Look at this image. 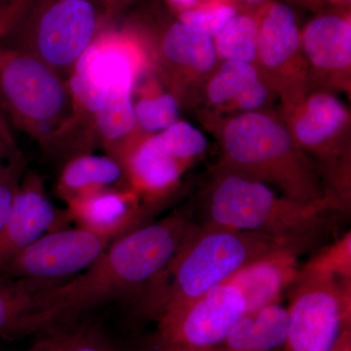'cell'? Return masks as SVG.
I'll list each match as a JSON object with an SVG mask.
<instances>
[{
    "label": "cell",
    "mask_w": 351,
    "mask_h": 351,
    "mask_svg": "<svg viewBox=\"0 0 351 351\" xmlns=\"http://www.w3.org/2000/svg\"><path fill=\"white\" fill-rule=\"evenodd\" d=\"M66 221L68 216L58 213L40 189L16 191L0 228V269L45 233L63 228Z\"/></svg>",
    "instance_id": "15"
},
{
    "label": "cell",
    "mask_w": 351,
    "mask_h": 351,
    "mask_svg": "<svg viewBox=\"0 0 351 351\" xmlns=\"http://www.w3.org/2000/svg\"><path fill=\"white\" fill-rule=\"evenodd\" d=\"M332 351H350V332L346 330Z\"/></svg>",
    "instance_id": "33"
},
{
    "label": "cell",
    "mask_w": 351,
    "mask_h": 351,
    "mask_svg": "<svg viewBox=\"0 0 351 351\" xmlns=\"http://www.w3.org/2000/svg\"><path fill=\"white\" fill-rule=\"evenodd\" d=\"M301 1V0H300ZM302 2H304L306 4H308V6H316L317 7V3L319 0H302Z\"/></svg>",
    "instance_id": "36"
},
{
    "label": "cell",
    "mask_w": 351,
    "mask_h": 351,
    "mask_svg": "<svg viewBox=\"0 0 351 351\" xmlns=\"http://www.w3.org/2000/svg\"><path fill=\"white\" fill-rule=\"evenodd\" d=\"M313 269L345 278L351 276V235L346 233L339 241L306 263Z\"/></svg>",
    "instance_id": "28"
},
{
    "label": "cell",
    "mask_w": 351,
    "mask_h": 351,
    "mask_svg": "<svg viewBox=\"0 0 351 351\" xmlns=\"http://www.w3.org/2000/svg\"><path fill=\"white\" fill-rule=\"evenodd\" d=\"M134 110L138 123L147 131H163L178 121V104L171 95L143 99Z\"/></svg>",
    "instance_id": "27"
},
{
    "label": "cell",
    "mask_w": 351,
    "mask_h": 351,
    "mask_svg": "<svg viewBox=\"0 0 351 351\" xmlns=\"http://www.w3.org/2000/svg\"><path fill=\"white\" fill-rule=\"evenodd\" d=\"M147 149L186 164L204 154L207 140L201 131L186 121L174 124L142 144Z\"/></svg>",
    "instance_id": "24"
},
{
    "label": "cell",
    "mask_w": 351,
    "mask_h": 351,
    "mask_svg": "<svg viewBox=\"0 0 351 351\" xmlns=\"http://www.w3.org/2000/svg\"><path fill=\"white\" fill-rule=\"evenodd\" d=\"M71 332H73L51 331L39 339L27 351H66Z\"/></svg>",
    "instance_id": "31"
},
{
    "label": "cell",
    "mask_w": 351,
    "mask_h": 351,
    "mask_svg": "<svg viewBox=\"0 0 351 351\" xmlns=\"http://www.w3.org/2000/svg\"><path fill=\"white\" fill-rule=\"evenodd\" d=\"M18 162L13 156L12 145L0 119V182L17 172Z\"/></svg>",
    "instance_id": "30"
},
{
    "label": "cell",
    "mask_w": 351,
    "mask_h": 351,
    "mask_svg": "<svg viewBox=\"0 0 351 351\" xmlns=\"http://www.w3.org/2000/svg\"><path fill=\"white\" fill-rule=\"evenodd\" d=\"M287 307L279 302L247 313L228 332L218 351H276L285 346Z\"/></svg>",
    "instance_id": "18"
},
{
    "label": "cell",
    "mask_w": 351,
    "mask_h": 351,
    "mask_svg": "<svg viewBox=\"0 0 351 351\" xmlns=\"http://www.w3.org/2000/svg\"><path fill=\"white\" fill-rule=\"evenodd\" d=\"M97 124L104 137L117 140L127 135L137 124L131 93L108 97L96 112Z\"/></svg>",
    "instance_id": "25"
},
{
    "label": "cell",
    "mask_w": 351,
    "mask_h": 351,
    "mask_svg": "<svg viewBox=\"0 0 351 351\" xmlns=\"http://www.w3.org/2000/svg\"><path fill=\"white\" fill-rule=\"evenodd\" d=\"M15 173L14 172L3 181L0 182V228L5 221L11 204H12L14 195L18 191L15 188V178H14Z\"/></svg>",
    "instance_id": "32"
},
{
    "label": "cell",
    "mask_w": 351,
    "mask_h": 351,
    "mask_svg": "<svg viewBox=\"0 0 351 351\" xmlns=\"http://www.w3.org/2000/svg\"><path fill=\"white\" fill-rule=\"evenodd\" d=\"M302 245H286L265 254L237 270L225 283L232 284L243 295L247 313L277 304L285 289L290 287L300 267Z\"/></svg>",
    "instance_id": "14"
},
{
    "label": "cell",
    "mask_w": 351,
    "mask_h": 351,
    "mask_svg": "<svg viewBox=\"0 0 351 351\" xmlns=\"http://www.w3.org/2000/svg\"><path fill=\"white\" fill-rule=\"evenodd\" d=\"M246 1H249V2H261V1H263V0H246Z\"/></svg>",
    "instance_id": "38"
},
{
    "label": "cell",
    "mask_w": 351,
    "mask_h": 351,
    "mask_svg": "<svg viewBox=\"0 0 351 351\" xmlns=\"http://www.w3.org/2000/svg\"><path fill=\"white\" fill-rule=\"evenodd\" d=\"M96 27L93 6L87 0H61L39 25L38 50L53 66L75 63L90 46Z\"/></svg>",
    "instance_id": "12"
},
{
    "label": "cell",
    "mask_w": 351,
    "mask_h": 351,
    "mask_svg": "<svg viewBox=\"0 0 351 351\" xmlns=\"http://www.w3.org/2000/svg\"><path fill=\"white\" fill-rule=\"evenodd\" d=\"M255 17L256 66L267 86L281 94L287 112L306 94V60L302 49L301 31L292 9L282 2H265Z\"/></svg>",
    "instance_id": "7"
},
{
    "label": "cell",
    "mask_w": 351,
    "mask_h": 351,
    "mask_svg": "<svg viewBox=\"0 0 351 351\" xmlns=\"http://www.w3.org/2000/svg\"><path fill=\"white\" fill-rule=\"evenodd\" d=\"M213 39L217 56L221 61L255 64L258 50L255 15L237 13Z\"/></svg>",
    "instance_id": "23"
},
{
    "label": "cell",
    "mask_w": 351,
    "mask_h": 351,
    "mask_svg": "<svg viewBox=\"0 0 351 351\" xmlns=\"http://www.w3.org/2000/svg\"><path fill=\"white\" fill-rule=\"evenodd\" d=\"M162 351H218L216 348H212V350H195V348H171L168 350Z\"/></svg>",
    "instance_id": "35"
},
{
    "label": "cell",
    "mask_w": 351,
    "mask_h": 351,
    "mask_svg": "<svg viewBox=\"0 0 351 351\" xmlns=\"http://www.w3.org/2000/svg\"><path fill=\"white\" fill-rule=\"evenodd\" d=\"M287 128L295 144L306 154H313L326 165L328 174L334 184L332 199L339 209L346 204L341 193L348 200V195L341 186L348 191V175L341 171L346 167L341 165L348 149L343 145V132L350 123V112L343 101L329 92H315L304 97L288 110Z\"/></svg>",
    "instance_id": "8"
},
{
    "label": "cell",
    "mask_w": 351,
    "mask_h": 351,
    "mask_svg": "<svg viewBox=\"0 0 351 351\" xmlns=\"http://www.w3.org/2000/svg\"><path fill=\"white\" fill-rule=\"evenodd\" d=\"M0 97L20 119L45 122L63 110V85L45 64L24 55L0 52Z\"/></svg>",
    "instance_id": "10"
},
{
    "label": "cell",
    "mask_w": 351,
    "mask_h": 351,
    "mask_svg": "<svg viewBox=\"0 0 351 351\" xmlns=\"http://www.w3.org/2000/svg\"><path fill=\"white\" fill-rule=\"evenodd\" d=\"M66 280L0 276V339L19 338L54 324L48 294Z\"/></svg>",
    "instance_id": "13"
},
{
    "label": "cell",
    "mask_w": 351,
    "mask_h": 351,
    "mask_svg": "<svg viewBox=\"0 0 351 351\" xmlns=\"http://www.w3.org/2000/svg\"><path fill=\"white\" fill-rule=\"evenodd\" d=\"M285 351H332L350 329V279L301 267L289 287Z\"/></svg>",
    "instance_id": "5"
},
{
    "label": "cell",
    "mask_w": 351,
    "mask_h": 351,
    "mask_svg": "<svg viewBox=\"0 0 351 351\" xmlns=\"http://www.w3.org/2000/svg\"><path fill=\"white\" fill-rule=\"evenodd\" d=\"M214 106L232 105L243 112H255L269 96V86L255 64L226 61L221 64L207 87Z\"/></svg>",
    "instance_id": "19"
},
{
    "label": "cell",
    "mask_w": 351,
    "mask_h": 351,
    "mask_svg": "<svg viewBox=\"0 0 351 351\" xmlns=\"http://www.w3.org/2000/svg\"><path fill=\"white\" fill-rule=\"evenodd\" d=\"M332 210L331 200L300 202L277 195L269 184L219 166L205 203V223L311 244Z\"/></svg>",
    "instance_id": "4"
},
{
    "label": "cell",
    "mask_w": 351,
    "mask_h": 351,
    "mask_svg": "<svg viewBox=\"0 0 351 351\" xmlns=\"http://www.w3.org/2000/svg\"><path fill=\"white\" fill-rule=\"evenodd\" d=\"M219 140L221 167L276 186L300 202L329 199L317 166L276 117L260 110L240 113L226 122Z\"/></svg>",
    "instance_id": "3"
},
{
    "label": "cell",
    "mask_w": 351,
    "mask_h": 351,
    "mask_svg": "<svg viewBox=\"0 0 351 351\" xmlns=\"http://www.w3.org/2000/svg\"><path fill=\"white\" fill-rule=\"evenodd\" d=\"M122 170L119 163L103 156H82L71 161L62 176V189L68 199L98 191L119 181Z\"/></svg>",
    "instance_id": "22"
},
{
    "label": "cell",
    "mask_w": 351,
    "mask_h": 351,
    "mask_svg": "<svg viewBox=\"0 0 351 351\" xmlns=\"http://www.w3.org/2000/svg\"><path fill=\"white\" fill-rule=\"evenodd\" d=\"M138 64L135 51L124 43L90 45L76 63L73 93L83 107L96 112L108 97L131 93Z\"/></svg>",
    "instance_id": "11"
},
{
    "label": "cell",
    "mask_w": 351,
    "mask_h": 351,
    "mask_svg": "<svg viewBox=\"0 0 351 351\" xmlns=\"http://www.w3.org/2000/svg\"><path fill=\"white\" fill-rule=\"evenodd\" d=\"M112 240L80 228L53 230L9 261L0 269V276L68 279L93 265Z\"/></svg>",
    "instance_id": "9"
},
{
    "label": "cell",
    "mask_w": 351,
    "mask_h": 351,
    "mask_svg": "<svg viewBox=\"0 0 351 351\" xmlns=\"http://www.w3.org/2000/svg\"><path fill=\"white\" fill-rule=\"evenodd\" d=\"M295 244L309 245L208 223L196 226L174 257L145 288L143 309L156 319L164 311L226 282L252 261L279 247Z\"/></svg>",
    "instance_id": "2"
},
{
    "label": "cell",
    "mask_w": 351,
    "mask_h": 351,
    "mask_svg": "<svg viewBox=\"0 0 351 351\" xmlns=\"http://www.w3.org/2000/svg\"><path fill=\"white\" fill-rule=\"evenodd\" d=\"M307 63L325 75H348L351 66L350 15L326 14L309 22L301 32Z\"/></svg>",
    "instance_id": "16"
},
{
    "label": "cell",
    "mask_w": 351,
    "mask_h": 351,
    "mask_svg": "<svg viewBox=\"0 0 351 351\" xmlns=\"http://www.w3.org/2000/svg\"><path fill=\"white\" fill-rule=\"evenodd\" d=\"M69 219L77 228L117 239L131 232L141 218L131 196L110 191H95L69 201Z\"/></svg>",
    "instance_id": "17"
},
{
    "label": "cell",
    "mask_w": 351,
    "mask_h": 351,
    "mask_svg": "<svg viewBox=\"0 0 351 351\" xmlns=\"http://www.w3.org/2000/svg\"><path fill=\"white\" fill-rule=\"evenodd\" d=\"M162 47L164 55L170 62L196 73H208L218 61L214 39L182 22L170 27Z\"/></svg>",
    "instance_id": "20"
},
{
    "label": "cell",
    "mask_w": 351,
    "mask_h": 351,
    "mask_svg": "<svg viewBox=\"0 0 351 351\" xmlns=\"http://www.w3.org/2000/svg\"><path fill=\"white\" fill-rule=\"evenodd\" d=\"M180 217L138 228L117 239L84 274L50 290L57 321L112 298L145 289L196 228Z\"/></svg>",
    "instance_id": "1"
},
{
    "label": "cell",
    "mask_w": 351,
    "mask_h": 351,
    "mask_svg": "<svg viewBox=\"0 0 351 351\" xmlns=\"http://www.w3.org/2000/svg\"><path fill=\"white\" fill-rule=\"evenodd\" d=\"M188 164L147 149L144 145L133 152L129 169L136 186L149 196L166 193L179 181Z\"/></svg>",
    "instance_id": "21"
},
{
    "label": "cell",
    "mask_w": 351,
    "mask_h": 351,
    "mask_svg": "<svg viewBox=\"0 0 351 351\" xmlns=\"http://www.w3.org/2000/svg\"><path fill=\"white\" fill-rule=\"evenodd\" d=\"M246 313V302L239 289L232 284H221L157 316L156 351L171 348H218Z\"/></svg>",
    "instance_id": "6"
},
{
    "label": "cell",
    "mask_w": 351,
    "mask_h": 351,
    "mask_svg": "<svg viewBox=\"0 0 351 351\" xmlns=\"http://www.w3.org/2000/svg\"><path fill=\"white\" fill-rule=\"evenodd\" d=\"M329 1L334 2V3L346 4L350 3V0H329Z\"/></svg>",
    "instance_id": "37"
},
{
    "label": "cell",
    "mask_w": 351,
    "mask_h": 351,
    "mask_svg": "<svg viewBox=\"0 0 351 351\" xmlns=\"http://www.w3.org/2000/svg\"><path fill=\"white\" fill-rule=\"evenodd\" d=\"M237 14L232 0H199L182 11L180 22L193 25L214 38Z\"/></svg>",
    "instance_id": "26"
},
{
    "label": "cell",
    "mask_w": 351,
    "mask_h": 351,
    "mask_svg": "<svg viewBox=\"0 0 351 351\" xmlns=\"http://www.w3.org/2000/svg\"><path fill=\"white\" fill-rule=\"evenodd\" d=\"M66 351H117L112 343L101 332L95 329L71 332Z\"/></svg>",
    "instance_id": "29"
},
{
    "label": "cell",
    "mask_w": 351,
    "mask_h": 351,
    "mask_svg": "<svg viewBox=\"0 0 351 351\" xmlns=\"http://www.w3.org/2000/svg\"><path fill=\"white\" fill-rule=\"evenodd\" d=\"M175 5L181 7L184 10H188L197 4L199 0H171Z\"/></svg>",
    "instance_id": "34"
}]
</instances>
